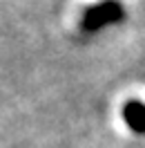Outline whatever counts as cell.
Wrapping results in <instances>:
<instances>
[{
    "label": "cell",
    "mask_w": 145,
    "mask_h": 148,
    "mask_svg": "<svg viewBox=\"0 0 145 148\" xmlns=\"http://www.w3.org/2000/svg\"><path fill=\"white\" fill-rule=\"evenodd\" d=\"M123 16H125V7L121 5V0H103V2L83 11L81 29L91 34L105 25H114L118 20H123Z\"/></svg>",
    "instance_id": "obj_1"
},
{
    "label": "cell",
    "mask_w": 145,
    "mask_h": 148,
    "mask_svg": "<svg viewBox=\"0 0 145 148\" xmlns=\"http://www.w3.org/2000/svg\"><path fill=\"white\" fill-rule=\"evenodd\" d=\"M123 119L134 132H145V103L127 101L123 108Z\"/></svg>",
    "instance_id": "obj_2"
}]
</instances>
